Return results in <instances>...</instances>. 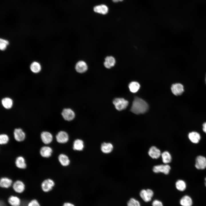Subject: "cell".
<instances>
[{"label":"cell","mask_w":206,"mask_h":206,"mask_svg":"<svg viewBox=\"0 0 206 206\" xmlns=\"http://www.w3.org/2000/svg\"><path fill=\"white\" fill-rule=\"evenodd\" d=\"M42 191L45 192L51 191L55 186V183L52 179H47L43 180L41 183Z\"/></svg>","instance_id":"cell-3"},{"label":"cell","mask_w":206,"mask_h":206,"mask_svg":"<svg viewBox=\"0 0 206 206\" xmlns=\"http://www.w3.org/2000/svg\"><path fill=\"white\" fill-rule=\"evenodd\" d=\"M129 88L131 92L136 93L140 88V85L137 82L134 81L130 82L129 85Z\"/></svg>","instance_id":"cell-27"},{"label":"cell","mask_w":206,"mask_h":206,"mask_svg":"<svg viewBox=\"0 0 206 206\" xmlns=\"http://www.w3.org/2000/svg\"><path fill=\"white\" fill-rule=\"evenodd\" d=\"M75 69L77 72L80 73H83L87 70V65L85 62L80 61L76 64Z\"/></svg>","instance_id":"cell-14"},{"label":"cell","mask_w":206,"mask_h":206,"mask_svg":"<svg viewBox=\"0 0 206 206\" xmlns=\"http://www.w3.org/2000/svg\"><path fill=\"white\" fill-rule=\"evenodd\" d=\"M188 137L190 140L194 143H198L201 138L200 134L195 132H192L188 134Z\"/></svg>","instance_id":"cell-21"},{"label":"cell","mask_w":206,"mask_h":206,"mask_svg":"<svg viewBox=\"0 0 206 206\" xmlns=\"http://www.w3.org/2000/svg\"><path fill=\"white\" fill-rule=\"evenodd\" d=\"M171 90L172 93L175 96L181 95L184 91L183 86L179 83L173 84L171 87Z\"/></svg>","instance_id":"cell-8"},{"label":"cell","mask_w":206,"mask_h":206,"mask_svg":"<svg viewBox=\"0 0 206 206\" xmlns=\"http://www.w3.org/2000/svg\"><path fill=\"white\" fill-rule=\"evenodd\" d=\"M1 103L3 107L6 109L11 108L13 105V100L9 97H5L2 99Z\"/></svg>","instance_id":"cell-18"},{"label":"cell","mask_w":206,"mask_h":206,"mask_svg":"<svg viewBox=\"0 0 206 206\" xmlns=\"http://www.w3.org/2000/svg\"><path fill=\"white\" fill-rule=\"evenodd\" d=\"M16 166L20 169H24L26 167V164L24 158L22 156L17 157L15 161Z\"/></svg>","instance_id":"cell-23"},{"label":"cell","mask_w":206,"mask_h":206,"mask_svg":"<svg viewBox=\"0 0 206 206\" xmlns=\"http://www.w3.org/2000/svg\"><path fill=\"white\" fill-rule=\"evenodd\" d=\"M84 148L83 141L81 140L77 139L75 140L73 143V149L77 151H81Z\"/></svg>","instance_id":"cell-26"},{"label":"cell","mask_w":206,"mask_h":206,"mask_svg":"<svg viewBox=\"0 0 206 206\" xmlns=\"http://www.w3.org/2000/svg\"><path fill=\"white\" fill-rule=\"evenodd\" d=\"M27 206H40V205L37 200L34 199L29 202Z\"/></svg>","instance_id":"cell-34"},{"label":"cell","mask_w":206,"mask_h":206,"mask_svg":"<svg viewBox=\"0 0 206 206\" xmlns=\"http://www.w3.org/2000/svg\"><path fill=\"white\" fill-rule=\"evenodd\" d=\"M148 154L152 158L155 159L158 158L161 155L160 150L155 146L150 147L148 151Z\"/></svg>","instance_id":"cell-16"},{"label":"cell","mask_w":206,"mask_h":206,"mask_svg":"<svg viewBox=\"0 0 206 206\" xmlns=\"http://www.w3.org/2000/svg\"><path fill=\"white\" fill-rule=\"evenodd\" d=\"M153 194V191L149 189H142L140 193V197L144 201L146 202H149L151 200Z\"/></svg>","instance_id":"cell-6"},{"label":"cell","mask_w":206,"mask_h":206,"mask_svg":"<svg viewBox=\"0 0 206 206\" xmlns=\"http://www.w3.org/2000/svg\"><path fill=\"white\" fill-rule=\"evenodd\" d=\"M58 160L61 164L63 166H67L70 163V160L68 157L64 154H61L58 156Z\"/></svg>","instance_id":"cell-24"},{"label":"cell","mask_w":206,"mask_h":206,"mask_svg":"<svg viewBox=\"0 0 206 206\" xmlns=\"http://www.w3.org/2000/svg\"><path fill=\"white\" fill-rule=\"evenodd\" d=\"M205 185L206 187V177L205 179Z\"/></svg>","instance_id":"cell-39"},{"label":"cell","mask_w":206,"mask_h":206,"mask_svg":"<svg viewBox=\"0 0 206 206\" xmlns=\"http://www.w3.org/2000/svg\"><path fill=\"white\" fill-rule=\"evenodd\" d=\"M57 141L60 143L67 142L69 140V136L68 133L64 131H59L56 136Z\"/></svg>","instance_id":"cell-9"},{"label":"cell","mask_w":206,"mask_h":206,"mask_svg":"<svg viewBox=\"0 0 206 206\" xmlns=\"http://www.w3.org/2000/svg\"><path fill=\"white\" fill-rule=\"evenodd\" d=\"M170 169V167L168 165H161L154 166L153 168V171L155 173L161 172L165 174H168Z\"/></svg>","instance_id":"cell-7"},{"label":"cell","mask_w":206,"mask_h":206,"mask_svg":"<svg viewBox=\"0 0 206 206\" xmlns=\"http://www.w3.org/2000/svg\"><path fill=\"white\" fill-rule=\"evenodd\" d=\"M52 152V150L50 147L43 146L42 147L40 150V153L43 157L48 158L50 157Z\"/></svg>","instance_id":"cell-15"},{"label":"cell","mask_w":206,"mask_h":206,"mask_svg":"<svg viewBox=\"0 0 206 206\" xmlns=\"http://www.w3.org/2000/svg\"><path fill=\"white\" fill-rule=\"evenodd\" d=\"M196 168L198 169H203L206 168V158L202 156H199L196 159Z\"/></svg>","instance_id":"cell-10"},{"label":"cell","mask_w":206,"mask_h":206,"mask_svg":"<svg viewBox=\"0 0 206 206\" xmlns=\"http://www.w3.org/2000/svg\"><path fill=\"white\" fill-rule=\"evenodd\" d=\"M203 130L206 133V122L204 123L203 124Z\"/></svg>","instance_id":"cell-37"},{"label":"cell","mask_w":206,"mask_h":206,"mask_svg":"<svg viewBox=\"0 0 206 206\" xmlns=\"http://www.w3.org/2000/svg\"><path fill=\"white\" fill-rule=\"evenodd\" d=\"M162 161L165 164L170 163L172 159L170 153L167 151L163 152L161 154Z\"/></svg>","instance_id":"cell-29"},{"label":"cell","mask_w":206,"mask_h":206,"mask_svg":"<svg viewBox=\"0 0 206 206\" xmlns=\"http://www.w3.org/2000/svg\"><path fill=\"white\" fill-rule=\"evenodd\" d=\"M127 206H140L139 202L134 198H131L127 203Z\"/></svg>","instance_id":"cell-32"},{"label":"cell","mask_w":206,"mask_h":206,"mask_svg":"<svg viewBox=\"0 0 206 206\" xmlns=\"http://www.w3.org/2000/svg\"><path fill=\"white\" fill-rule=\"evenodd\" d=\"M8 136L5 134H2L0 135V144H4L7 143L9 141Z\"/></svg>","instance_id":"cell-31"},{"label":"cell","mask_w":206,"mask_h":206,"mask_svg":"<svg viewBox=\"0 0 206 206\" xmlns=\"http://www.w3.org/2000/svg\"><path fill=\"white\" fill-rule=\"evenodd\" d=\"M61 115L63 118L68 121L73 120L75 116V114L73 110L70 108H65L63 109Z\"/></svg>","instance_id":"cell-4"},{"label":"cell","mask_w":206,"mask_h":206,"mask_svg":"<svg viewBox=\"0 0 206 206\" xmlns=\"http://www.w3.org/2000/svg\"><path fill=\"white\" fill-rule=\"evenodd\" d=\"M8 41L5 39H0V49L1 50H4L9 44Z\"/></svg>","instance_id":"cell-33"},{"label":"cell","mask_w":206,"mask_h":206,"mask_svg":"<svg viewBox=\"0 0 206 206\" xmlns=\"http://www.w3.org/2000/svg\"><path fill=\"white\" fill-rule=\"evenodd\" d=\"M12 187L15 192L21 193L25 191V185L23 181L18 180L15 181L13 183Z\"/></svg>","instance_id":"cell-5"},{"label":"cell","mask_w":206,"mask_h":206,"mask_svg":"<svg viewBox=\"0 0 206 206\" xmlns=\"http://www.w3.org/2000/svg\"><path fill=\"white\" fill-rule=\"evenodd\" d=\"M41 138L42 142L45 144H48L52 141L53 136L50 132L44 131L41 134Z\"/></svg>","instance_id":"cell-12"},{"label":"cell","mask_w":206,"mask_h":206,"mask_svg":"<svg viewBox=\"0 0 206 206\" xmlns=\"http://www.w3.org/2000/svg\"><path fill=\"white\" fill-rule=\"evenodd\" d=\"M113 103L117 110L121 111L127 107L128 102L123 98H116L113 100Z\"/></svg>","instance_id":"cell-2"},{"label":"cell","mask_w":206,"mask_h":206,"mask_svg":"<svg viewBox=\"0 0 206 206\" xmlns=\"http://www.w3.org/2000/svg\"><path fill=\"white\" fill-rule=\"evenodd\" d=\"M148 108V105L144 100L136 97L133 101L131 110L134 114H139L145 112Z\"/></svg>","instance_id":"cell-1"},{"label":"cell","mask_w":206,"mask_h":206,"mask_svg":"<svg viewBox=\"0 0 206 206\" xmlns=\"http://www.w3.org/2000/svg\"><path fill=\"white\" fill-rule=\"evenodd\" d=\"M108 10V7L104 4L96 6L94 8V11L95 12L103 15L107 14Z\"/></svg>","instance_id":"cell-19"},{"label":"cell","mask_w":206,"mask_h":206,"mask_svg":"<svg viewBox=\"0 0 206 206\" xmlns=\"http://www.w3.org/2000/svg\"><path fill=\"white\" fill-rule=\"evenodd\" d=\"M102 151L104 153L108 154L111 152L113 149V146L110 143L104 142L101 145Z\"/></svg>","instance_id":"cell-22"},{"label":"cell","mask_w":206,"mask_h":206,"mask_svg":"<svg viewBox=\"0 0 206 206\" xmlns=\"http://www.w3.org/2000/svg\"><path fill=\"white\" fill-rule=\"evenodd\" d=\"M13 181L7 177L1 178L0 181V186L1 188L8 189L11 187L13 184Z\"/></svg>","instance_id":"cell-13"},{"label":"cell","mask_w":206,"mask_h":206,"mask_svg":"<svg viewBox=\"0 0 206 206\" xmlns=\"http://www.w3.org/2000/svg\"><path fill=\"white\" fill-rule=\"evenodd\" d=\"M123 0H112V1L114 2H118L120 1H122Z\"/></svg>","instance_id":"cell-38"},{"label":"cell","mask_w":206,"mask_h":206,"mask_svg":"<svg viewBox=\"0 0 206 206\" xmlns=\"http://www.w3.org/2000/svg\"><path fill=\"white\" fill-rule=\"evenodd\" d=\"M116 60L114 57L108 56L105 58L104 65L106 68L109 69L114 66Z\"/></svg>","instance_id":"cell-20"},{"label":"cell","mask_w":206,"mask_h":206,"mask_svg":"<svg viewBox=\"0 0 206 206\" xmlns=\"http://www.w3.org/2000/svg\"><path fill=\"white\" fill-rule=\"evenodd\" d=\"M15 139L18 142H21L25 139V133L21 128H15L13 132Z\"/></svg>","instance_id":"cell-11"},{"label":"cell","mask_w":206,"mask_h":206,"mask_svg":"<svg viewBox=\"0 0 206 206\" xmlns=\"http://www.w3.org/2000/svg\"><path fill=\"white\" fill-rule=\"evenodd\" d=\"M30 68L31 71L33 73H37L41 70V67L40 64L38 62H34L31 65Z\"/></svg>","instance_id":"cell-28"},{"label":"cell","mask_w":206,"mask_h":206,"mask_svg":"<svg viewBox=\"0 0 206 206\" xmlns=\"http://www.w3.org/2000/svg\"><path fill=\"white\" fill-rule=\"evenodd\" d=\"M152 206H163L162 202L158 200H155L152 202Z\"/></svg>","instance_id":"cell-35"},{"label":"cell","mask_w":206,"mask_h":206,"mask_svg":"<svg viewBox=\"0 0 206 206\" xmlns=\"http://www.w3.org/2000/svg\"><path fill=\"white\" fill-rule=\"evenodd\" d=\"M175 186L177 189L180 191H184L186 188L185 183L183 181L181 180H178L176 182Z\"/></svg>","instance_id":"cell-30"},{"label":"cell","mask_w":206,"mask_h":206,"mask_svg":"<svg viewBox=\"0 0 206 206\" xmlns=\"http://www.w3.org/2000/svg\"><path fill=\"white\" fill-rule=\"evenodd\" d=\"M180 203L182 206H191L193 202L192 199L190 197L185 195L181 199Z\"/></svg>","instance_id":"cell-25"},{"label":"cell","mask_w":206,"mask_h":206,"mask_svg":"<svg viewBox=\"0 0 206 206\" xmlns=\"http://www.w3.org/2000/svg\"><path fill=\"white\" fill-rule=\"evenodd\" d=\"M62 206H75L72 203L68 202H65L64 203Z\"/></svg>","instance_id":"cell-36"},{"label":"cell","mask_w":206,"mask_h":206,"mask_svg":"<svg viewBox=\"0 0 206 206\" xmlns=\"http://www.w3.org/2000/svg\"><path fill=\"white\" fill-rule=\"evenodd\" d=\"M7 201L11 206H20L21 203L20 199L18 197L14 195L10 196Z\"/></svg>","instance_id":"cell-17"},{"label":"cell","mask_w":206,"mask_h":206,"mask_svg":"<svg viewBox=\"0 0 206 206\" xmlns=\"http://www.w3.org/2000/svg\"><path fill=\"white\" fill-rule=\"evenodd\" d=\"M205 83L206 84V77H205Z\"/></svg>","instance_id":"cell-40"}]
</instances>
